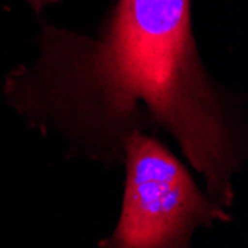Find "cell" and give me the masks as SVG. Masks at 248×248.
Segmentation results:
<instances>
[{
	"label": "cell",
	"instance_id": "obj_2",
	"mask_svg": "<svg viewBox=\"0 0 248 248\" xmlns=\"http://www.w3.org/2000/svg\"><path fill=\"white\" fill-rule=\"evenodd\" d=\"M125 193L118 224L100 247L189 248L199 229L232 220L185 165L149 132H132L124 146Z\"/></svg>",
	"mask_w": 248,
	"mask_h": 248
},
{
	"label": "cell",
	"instance_id": "obj_3",
	"mask_svg": "<svg viewBox=\"0 0 248 248\" xmlns=\"http://www.w3.org/2000/svg\"><path fill=\"white\" fill-rule=\"evenodd\" d=\"M27 2H29V5H30L36 12H40L42 8H43L45 5L57 3V2H60V0H27Z\"/></svg>",
	"mask_w": 248,
	"mask_h": 248
},
{
	"label": "cell",
	"instance_id": "obj_1",
	"mask_svg": "<svg viewBox=\"0 0 248 248\" xmlns=\"http://www.w3.org/2000/svg\"><path fill=\"white\" fill-rule=\"evenodd\" d=\"M3 95L29 128L106 168L124 164L132 132L162 131L205 193L233 205L245 125L198 52L190 0H118L98 39L45 27L37 58L6 75Z\"/></svg>",
	"mask_w": 248,
	"mask_h": 248
}]
</instances>
